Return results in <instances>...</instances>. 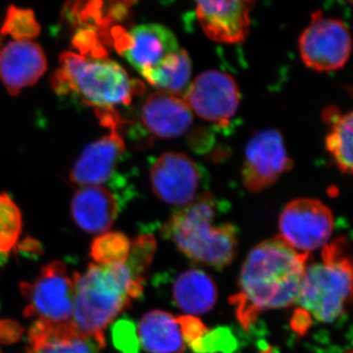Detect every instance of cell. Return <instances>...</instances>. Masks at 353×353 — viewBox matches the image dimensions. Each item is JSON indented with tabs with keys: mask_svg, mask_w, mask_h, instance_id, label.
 <instances>
[{
	"mask_svg": "<svg viewBox=\"0 0 353 353\" xmlns=\"http://www.w3.org/2000/svg\"><path fill=\"white\" fill-rule=\"evenodd\" d=\"M308 259L309 253L296 252L280 236L252 248L241 268L239 292L230 299L243 329L264 311L296 303Z\"/></svg>",
	"mask_w": 353,
	"mask_h": 353,
	"instance_id": "6da1fadb",
	"label": "cell"
},
{
	"mask_svg": "<svg viewBox=\"0 0 353 353\" xmlns=\"http://www.w3.org/2000/svg\"><path fill=\"white\" fill-rule=\"evenodd\" d=\"M75 275L72 323L79 331L106 345L104 332L118 315L143 294L145 281L137 277L125 263L90 264Z\"/></svg>",
	"mask_w": 353,
	"mask_h": 353,
	"instance_id": "7a4b0ae2",
	"label": "cell"
},
{
	"mask_svg": "<svg viewBox=\"0 0 353 353\" xmlns=\"http://www.w3.org/2000/svg\"><path fill=\"white\" fill-rule=\"evenodd\" d=\"M216 201L210 194L179 208L165 225V234L190 259L220 269L236 256L238 234L230 223L216 224Z\"/></svg>",
	"mask_w": 353,
	"mask_h": 353,
	"instance_id": "3957f363",
	"label": "cell"
},
{
	"mask_svg": "<svg viewBox=\"0 0 353 353\" xmlns=\"http://www.w3.org/2000/svg\"><path fill=\"white\" fill-rule=\"evenodd\" d=\"M59 64L51 80L54 92H76L95 110L128 105L145 88L139 81L132 80L121 65L106 58H88L65 51L60 55Z\"/></svg>",
	"mask_w": 353,
	"mask_h": 353,
	"instance_id": "277c9868",
	"label": "cell"
},
{
	"mask_svg": "<svg viewBox=\"0 0 353 353\" xmlns=\"http://www.w3.org/2000/svg\"><path fill=\"white\" fill-rule=\"evenodd\" d=\"M345 239L323 248L322 262L307 265L296 303L311 321L333 323L345 314L352 292V264Z\"/></svg>",
	"mask_w": 353,
	"mask_h": 353,
	"instance_id": "5b68a950",
	"label": "cell"
},
{
	"mask_svg": "<svg viewBox=\"0 0 353 353\" xmlns=\"http://www.w3.org/2000/svg\"><path fill=\"white\" fill-rule=\"evenodd\" d=\"M75 274V273H74ZM59 260L44 265L32 282H23L21 292L27 299L24 315L39 321H72L75 299V275Z\"/></svg>",
	"mask_w": 353,
	"mask_h": 353,
	"instance_id": "8992f818",
	"label": "cell"
},
{
	"mask_svg": "<svg viewBox=\"0 0 353 353\" xmlns=\"http://www.w3.org/2000/svg\"><path fill=\"white\" fill-rule=\"evenodd\" d=\"M303 63L318 72L343 68L352 53V36L340 19L327 18L316 11L299 41Z\"/></svg>",
	"mask_w": 353,
	"mask_h": 353,
	"instance_id": "52a82bcc",
	"label": "cell"
},
{
	"mask_svg": "<svg viewBox=\"0 0 353 353\" xmlns=\"http://www.w3.org/2000/svg\"><path fill=\"white\" fill-rule=\"evenodd\" d=\"M279 236L296 252L310 253L326 245L334 230L331 209L313 199L290 201L279 218Z\"/></svg>",
	"mask_w": 353,
	"mask_h": 353,
	"instance_id": "ba28073f",
	"label": "cell"
},
{
	"mask_svg": "<svg viewBox=\"0 0 353 353\" xmlns=\"http://www.w3.org/2000/svg\"><path fill=\"white\" fill-rule=\"evenodd\" d=\"M110 132L90 143L81 153L70 174V180L81 187L102 185L115 170L126 145L119 132L120 119L114 109L95 111Z\"/></svg>",
	"mask_w": 353,
	"mask_h": 353,
	"instance_id": "9c48e42d",
	"label": "cell"
},
{
	"mask_svg": "<svg viewBox=\"0 0 353 353\" xmlns=\"http://www.w3.org/2000/svg\"><path fill=\"white\" fill-rule=\"evenodd\" d=\"M292 166L282 134L275 129L262 130L245 146L241 170L243 185L253 194L262 192L272 187Z\"/></svg>",
	"mask_w": 353,
	"mask_h": 353,
	"instance_id": "30bf717a",
	"label": "cell"
},
{
	"mask_svg": "<svg viewBox=\"0 0 353 353\" xmlns=\"http://www.w3.org/2000/svg\"><path fill=\"white\" fill-rule=\"evenodd\" d=\"M183 99L201 119L227 124L240 105V90L229 74L208 70L190 83Z\"/></svg>",
	"mask_w": 353,
	"mask_h": 353,
	"instance_id": "8fae6325",
	"label": "cell"
},
{
	"mask_svg": "<svg viewBox=\"0 0 353 353\" xmlns=\"http://www.w3.org/2000/svg\"><path fill=\"white\" fill-rule=\"evenodd\" d=\"M199 183V167L183 153H163L150 170L153 192L170 205L182 208L194 201Z\"/></svg>",
	"mask_w": 353,
	"mask_h": 353,
	"instance_id": "7c38bea8",
	"label": "cell"
},
{
	"mask_svg": "<svg viewBox=\"0 0 353 353\" xmlns=\"http://www.w3.org/2000/svg\"><path fill=\"white\" fill-rule=\"evenodd\" d=\"M118 51L139 73L154 68L180 50L174 32L160 24L139 25L131 31L114 32Z\"/></svg>",
	"mask_w": 353,
	"mask_h": 353,
	"instance_id": "4fadbf2b",
	"label": "cell"
},
{
	"mask_svg": "<svg viewBox=\"0 0 353 353\" xmlns=\"http://www.w3.org/2000/svg\"><path fill=\"white\" fill-rule=\"evenodd\" d=\"M196 16L202 31L212 41L240 43L248 37L253 1H197Z\"/></svg>",
	"mask_w": 353,
	"mask_h": 353,
	"instance_id": "5bb4252c",
	"label": "cell"
},
{
	"mask_svg": "<svg viewBox=\"0 0 353 353\" xmlns=\"http://www.w3.org/2000/svg\"><path fill=\"white\" fill-rule=\"evenodd\" d=\"M46 68V53L34 41H11L0 50V80L10 95L34 85Z\"/></svg>",
	"mask_w": 353,
	"mask_h": 353,
	"instance_id": "9a60e30c",
	"label": "cell"
},
{
	"mask_svg": "<svg viewBox=\"0 0 353 353\" xmlns=\"http://www.w3.org/2000/svg\"><path fill=\"white\" fill-rule=\"evenodd\" d=\"M141 119L155 136L172 139L187 132L192 126L194 116L183 97L157 90L146 99Z\"/></svg>",
	"mask_w": 353,
	"mask_h": 353,
	"instance_id": "2e32d148",
	"label": "cell"
},
{
	"mask_svg": "<svg viewBox=\"0 0 353 353\" xmlns=\"http://www.w3.org/2000/svg\"><path fill=\"white\" fill-rule=\"evenodd\" d=\"M101 345L73 323L36 320L28 332L27 353H99Z\"/></svg>",
	"mask_w": 353,
	"mask_h": 353,
	"instance_id": "e0dca14e",
	"label": "cell"
},
{
	"mask_svg": "<svg viewBox=\"0 0 353 353\" xmlns=\"http://www.w3.org/2000/svg\"><path fill=\"white\" fill-rule=\"evenodd\" d=\"M118 212L117 199L103 185L81 188L72 199V217L88 234L106 233L117 219Z\"/></svg>",
	"mask_w": 353,
	"mask_h": 353,
	"instance_id": "ac0fdd59",
	"label": "cell"
},
{
	"mask_svg": "<svg viewBox=\"0 0 353 353\" xmlns=\"http://www.w3.org/2000/svg\"><path fill=\"white\" fill-rule=\"evenodd\" d=\"M139 338L148 353H185V343L180 323L167 311L146 313L139 322Z\"/></svg>",
	"mask_w": 353,
	"mask_h": 353,
	"instance_id": "d6986e66",
	"label": "cell"
},
{
	"mask_svg": "<svg viewBox=\"0 0 353 353\" xmlns=\"http://www.w3.org/2000/svg\"><path fill=\"white\" fill-rule=\"evenodd\" d=\"M174 301L190 316L208 313L217 301V288L205 272L190 269L178 276L173 285Z\"/></svg>",
	"mask_w": 353,
	"mask_h": 353,
	"instance_id": "ffe728a7",
	"label": "cell"
},
{
	"mask_svg": "<svg viewBox=\"0 0 353 353\" xmlns=\"http://www.w3.org/2000/svg\"><path fill=\"white\" fill-rule=\"evenodd\" d=\"M322 119L329 125L326 148L340 171L345 175L352 173V112L341 113L336 106L325 108Z\"/></svg>",
	"mask_w": 353,
	"mask_h": 353,
	"instance_id": "44dd1931",
	"label": "cell"
},
{
	"mask_svg": "<svg viewBox=\"0 0 353 353\" xmlns=\"http://www.w3.org/2000/svg\"><path fill=\"white\" fill-rule=\"evenodd\" d=\"M192 71V64L189 53L180 48L165 58L157 67L146 70L141 75L159 90L176 94L188 88Z\"/></svg>",
	"mask_w": 353,
	"mask_h": 353,
	"instance_id": "7402d4cb",
	"label": "cell"
},
{
	"mask_svg": "<svg viewBox=\"0 0 353 353\" xmlns=\"http://www.w3.org/2000/svg\"><path fill=\"white\" fill-rule=\"evenodd\" d=\"M131 250V241L126 234L111 232L99 234L90 246V257L95 264L111 265L125 263Z\"/></svg>",
	"mask_w": 353,
	"mask_h": 353,
	"instance_id": "603a6c76",
	"label": "cell"
},
{
	"mask_svg": "<svg viewBox=\"0 0 353 353\" xmlns=\"http://www.w3.org/2000/svg\"><path fill=\"white\" fill-rule=\"evenodd\" d=\"M22 232V215L17 204L6 194H0V256L17 245Z\"/></svg>",
	"mask_w": 353,
	"mask_h": 353,
	"instance_id": "cb8c5ba5",
	"label": "cell"
},
{
	"mask_svg": "<svg viewBox=\"0 0 353 353\" xmlns=\"http://www.w3.org/2000/svg\"><path fill=\"white\" fill-rule=\"evenodd\" d=\"M41 27L31 9L11 6L7 9L6 19L0 29L2 36L12 37L16 41H30L38 38Z\"/></svg>",
	"mask_w": 353,
	"mask_h": 353,
	"instance_id": "d4e9b609",
	"label": "cell"
},
{
	"mask_svg": "<svg viewBox=\"0 0 353 353\" xmlns=\"http://www.w3.org/2000/svg\"><path fill=\"white\" fill-rule=\"evenodd\" d=\"M157 250V241L150 234H143L131 243L126 264L137 277L145 281V272L150 267Z\"/></svg>",
	"mask_w": 353,
	"mask_h": 353,
	"instance_id": "484cf974",
	"label": "cell"
},
{
	"mask_svg": "<svg viewBox=\"0 0 353 353\" xmlns=\"http://www.w3.org/2000/svg\"><path fill=\"white\" fill-rule=\"evenodd\" d=\"M73 46L81 51V55H92L94 58H106L105 48L97 38L92 29H82L78 31L73 39Z\"/></svg>",
	"mask_w": 353,
	"mask_h": 353,
	"instance_id": "4316f807",
	"label": "cell"
},
{
	"mask_svg": "<svg viewBox=\"0 0 353 353\" xmlns=\"http://www.w3.org/2000/svg\"><path fill=\"white\" fill-rule=\"evenodd\" d=\"M134 330L131 323L124 320L114 326V343L124 353H138V343Z\"/></svg>",
	"mask_w": 353,
	"mask_h": 353,
	"instance_id": "83f0119b",
	"label": "cell"
},
{
	"mask_svg": "<svg viewBox=\"0 0 353 353\" xmlns=\"http://www.w3.org/2000/svg\"><path fill=\"white\" fill-rule=\"evenodd\" d=\"M22 328L13 321L0 322V343H11L20 338Z\"/></svg>",
	"mask_w": 353,
	"mask_h": 353,
	"instance_id": "f1b7e54d",
	"label": "cell"
}]
</instances>
